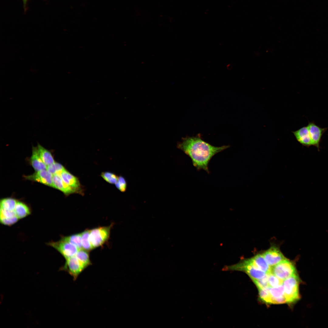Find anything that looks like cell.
<instances>
[{"label": "cell", "mask_w": 328, "mask_h": 328, "mask_svg": "<svg viewBox=\"0 0 328 328\" xmlns=\"http://www.w3.org/2000/svg\"><path fill=\"white\" fill-rule=\"evenodd\" d=\"M101 176L107 182L113 184L115 183L118 178L114 174L108 172L102 173Z\"/></svg>", "instance_id": "26"}, {"label": "cell", "mask_w": 328, "mask_h": 328, "mask_svg": "<svg viewBox=\"0 0 328 328\" xmlns=\"http://www.w3.org/2000/svg\"><path fill=\"white\" fill-rule=\"evenodd\" d=\"M52 180L53 188L60 190L66 196L76 193V192L72 188L63 181L60 175H53Z\"/></svg>", "instance_id": "13"}, {"label": "cell", "mask_w": 328, "mask_h": 328, "mask_svg": "<svg viewBox=\"0 0 328 328\" xmlns=\"http://www.w3.org/2000/svg\"><path fill=\"white\" fill-rule=\"evenodd\" d=\"M255 267L259 269L266 273L271 272L272 267L267 263L262 254H258L250 258Z\"/></svg>", "instance_id": "16"}, {"label": "cell", "mask_w": 328, "mask_h": 328, "mask_svg": "<svg viewBox=\"0 0 328 328\" xmlns=\"http://www.w3.org/2000/svg\"><path fill=\"white\" fill-rule=\"evenodd\" d=\"M65 260V263L62 267V269L68 272L74 280H76L79 275L87 267L75 256Z\"/></svg>", "instance_id": "7"}, {"label": "cell", "mask_w": 328, "mask_h": 328, "mask_svg": "<svg viewBox=\"0 0 328 328\" xmlns=\"http://www.w3.org/2000/svg\"><path fill=\"white\" fill-rule=\"evenodd\" d=\"M0 219L9 218L16 216L15 211L7 210L0 208Z\"/></svg>", "instance_id": "29"}, {"label": "cell", "mask_w": 328, "mask_h": 328, "mask_svg": "<svg viewBox=\"0 0 328 328\" xmlns=\"http://www.w3.org/2000/svg\"><path fill=\"white\" fill-rule=\"evenodd\" d=\"M292 132L297 141L302 145L308 147L313 145L307 126Z\"/></svg>", "instance_id": "12"}, {"label": "cell", "mask_w": 328, "mask_h": 328, "mask_svg": "<svg viewBox=\"0 0 328 328\" xmlns=\"http://www.w3.org/2000/svg\"><path fill=\"white\" fill-rule=\"evenodd\" d=\"M269 274L267 273L264 277L261 279L252 280L257 287L258 289L269 287L268 285Z\"/></svg>", "instance_id": "27"}, {"label": "cell", "mask_w": 328, "mask_h": 328, "mask_svg": "<svg viewBox=\"0 0 328 328\" xmlns=\"http://www.w3.org/2000/svg\"><path fill=\"white\" fill-rule=\"evenodd\" d=\"M60 176L63 181L72 188L76 193L82 194L81 185L77 177L73 175L66 169L62 172Z\"/></svg>", "instance_id": "11"}, {"label": "cell", "mask_w": 328, "mask_h": 328, "mask_svg": "<svg viewBox=\"0 0 328 328\" xmlns=\"http://www.w3.org/2000/svg\"><path fill=\"white\" fill-rule=\"evenodd\" d=\"M30 162L36 171L46 169L47 166L41 159L37 147H32V152L30 158Z\"/></svg>", "instance_id": "15"}, {"label": "cell", "mask_w": 328, "mask_h": 328, "mask_svg": "<svg viewBox=\"0 0 328 328\" xmlns=\"http://www.w3.org/2000/svg\"><path fill=\"white\" fill-rule=\"evenodd\" d=\"M262 254L268 264L271 267L286 258L279 248L275 246H271Z\"/></svg>", "instance_id": "8"}, {"label": "cell", "mask_w": 328, "mask_h": 328, "mask_svg": "<svg viewBox=\"0 0 328 328\" xmlns=\"http://www.w3.org/2000/svg\"><path fill=\"white\" fill-rule=\"evenodd\" d=\"M300 279L297 274L291 276L283 281L284 295L286 302L293 303L300 298L299 291Z\"/></svg>", "instance_id": "3"}, {"label": "cell", "mask_w": 328, "mask_h": 328, "mask_svg": "<svg viewBox=\"0 0 328 328\" xmlns=\"http://www.w3.org/2000/svg\"><path fill=\"white\" fill-rule=\"evenodd\" d=\"M0 219V222L1 224L9 226H11L19 220L16 216L10 218Z\"/></svg>", "instance_id": "30"}, {"label": "cell", "mask_w": 328, "mask_h": 328, "mask_svg": "<svg viewBox=\"0 0 328 328\" xmlns=\"http://www.w3.org/2000/svg\"><path fill=\"white\" fill-rule=\"evenodd\" d=\"M23 0L24 2H25V3L26 2V0Z\"/></svg>", "instance_id": "31"}, {"label": "cell", "mask_w": 328, "mask_h": 328, "mask_svg": "<svg viewBox=\"0 0 328 328\" xmlns=\"http://www.w3.org/2000/svg\"><path fill=\"white\" fill-rule=\"evenodd\" d=\"M75 256L87 267L91 264L88 251L83 249H80Z\"/></svg>", "instance_id": "21"}, {"label": "cell", "mask_w": 328, "mask_h": 328, "mask_svg": "<svg viewBox=\"0 0 328 328\" xmlns=\"http://www.w3.org/2000/svg\"><path fill=\"white\" fill-rule=\"evenodd\" d=\"M283 281L272 272L269 274L268 285L269 287H275L283 285Z\"/></svg>", "instance_id": "25"}, {"label": "cell", "mask_w": 328, "mask_h": 328, "mask_svg": "<svg viewBox=\"0 0 328 328\" xmlns=\"http://www.w3.org/2000/svg\"><path fill=\"white\" fill-rule=\"evenodd\" d=\"M112 224L90 230V240L93 249L102 246L108 240Z\"/></svg>", "instance_id": "4"}, {"label": "cell", "mask_w": 328, "mask_h": 328, "mask_svg": "<svg viewBox=\"0 0 328 328\" xmlns=\"http://www.w3.org/2000/svg\"><path fill=\"white\" fill-rule=\"evenodd\" d=\"M65 169L61 164L55 162L47 166L46 170L53 175L58 174L60 175L62 172Z\"/></svg>", "instance_id": "24"}, {"label": "cell", "mask_w": 328, "mask_h": 328, "mask_svg": "<svg viewBox=\"0 0 328 328\" xmlns=\"http://www.w3.org/2000/svg\"><path fill=\"white\" fill-rule=\"evenodd\" d=\"M269 287L258 289L260 299L266 304H272Z\"/></svg>", "instance_id": "23"}, {"label": "cell", "mask_w": 328, "mask_h": 328, "mask_svg": "<svg viewBox=\"0 0 328 328\" xmlns=\"http://www.w3.org/2000/svg\"><path fill=\"white\" fill-rule=\"evenodd\" d=\"M17 201L13 198H7L0 200V208L14 211L15 210Z\"/></svg>", "instance_id": "19"}, {"label": "cell", "mask_w": 328, "mask_h": 328, "mask_svg": "<svg viewBox=\"0 0 328 328\" xmlns=\"http://www.w3.org/2000/svg\"><path fill=\"white\" fill-rule=\"evenodd\" d=\"M62 238L75 245L79 249H82L81 233L63 237Z\"/></svg>", "instance_id": "20"}, {"label": "cell", "mask_w": 328, "mask_h": 328, "mask_svg": "<svg viewBox=\"0 0 328 328\" xmlns=\"http://www.w3.org/2000/svg\"><path fill=\"white\" fill-rule=\"evenodd\" d=\"M271 272L283 281L291 276L297 274L294 263L286 258L272 267Z\"/></svg>", "instance_id": "5"}, {"label": "cell", "mask_w": 328, "mask_h": 328, "mask_svg": "<svg viewBox=\"0 0 328 328\" xmlns=\"http://www.w3.org/2000/svg\"><path fill=\"white\" fill-rule=\"evenodd\" d=\"M224 271H240L245 272L252 280L261 279L266 274L265 272L257 268L250 258L243 259L238 263L225 266Z\"/></svg>", "instance_id": "2"}, {"label": "cell", "mask_w": 328, "mask_h": 328, "mask_svg": "<svg viewBox=\"0 0 328 328\" xmlns=\"http://www.w3.org/2000/svg\"><path fill=\"white\" fill-rule=\"evenodd\" d=\"M37 147L39 155L44 163L47 166L52 164L55 162L51 152L39 143H38Z\"/></svg>", "instance_id": "17"}, {"label": "cell", "mask_w": 328, "mask_h": 328, "mask_svg": "<svg viewBox=\"0 0 328 328\" xmlns=\"http://www.w3.org/2000/svg\"><path fill=\"white\" fill-rule=\"evenodd\" d=\"M53 175L46 169L36 171L32 174L25 176V177L26 179L40 183L53 187Z\"/></svg>", "instance_id": "9"}, {"label": "cell", "mask_w": 328, "mask_h": 328, "mask_svg": "<svg viewBox=\"0 0 328 328\" xmlns=\"http://www.w3.org/2000/svg\"><path fill=\"white\" fill-rule=\"evenodd\" d=\"M66 259L75 255L79 250L75 245L61 238L56 242H51L48 243Z\"/></svg>", "instance_id": "6"}, {"label": "cell", "mask_w": 328, "mask_h": 328, "mask_svg": "<svg viewBox=\"0 0 328 328\" xmlns=\"http://www.w3.org/2000/svg\"><path fill=\"white\" fill-rule=\"evenodd\" d=\"M177 146L190 158L197 170H203L208 173V164L213 157L229 147L213 146L203 140L199 135L183 138Z\"/></svg>", "instance_id": "1"}, {"label": "cell", "mask_w": 328, "mask_h": 328, "mask_svg": "<svg viewBox=\"0 0 328 328\" xmlns=\"http://www.w3.org/2000/svg\"><path fill=\"white\" fill-rule=\"evenodd\" d=\"M116 187L121 192H125L127 189V184L126 180L122 176L118 177L117 181L115 184Z\"/></svg>", "instance_id": "28"}, {"label": "cell", "mask_w": 328, "mask_h": 328, "mask_svg": "<svg viewBox=\"0 0 328 328\" xmlns=\"http://www.w3.org/2000/svg\"><path fill=\"white\" fill-rule=\"evenodd\" d=\"M313 145L318 149L323 135L326 131L327 128H321L314 122H309L307 125Z\"/></svg>", "instance_id": "10"}, {"label": "cell", "mask_w": 328, "mask_h": 328, "mask_svg": "<svg viewBox=\"0 0 328 328\" xmlns=\"http://www.w3.org/2000/svg\"><path fill=\"white\" fill-rule=\"evenodd\" d=\"M14 211L19 219L24 218L31 214V210L29 206L24 203L20 201H17Z\"/></svg>", "instance_id": "18"}, {"label": "cell", "mask_w": 328, "mask_h": 328, "mask_svg": "<svg viewBox=\"0 0 328 328\" xmlns=\"http://www.w3.org/2000/svg\"><path fill=\"white\" fill-rule=\"evenodd\" d=\"M272 304H283L286 302L284 295L283 285L275 287H269Z\"/></svg>", "instance_id": "14"}, {"label": "cell", "mask_w": 328, "mask_h": 328, "mask_svg": "<svg viewBox=\"0 0 328 328\" xmlns=\"http://www.w3.org/2000/svg\"><path fill=\"white\" fill-rule=\"evenodd\" d=\"M90 230L87 229L81 234L82 249L88 251L93 249L90 240Z\"/></svg>", "instance_id": "22"}]
</instances>
